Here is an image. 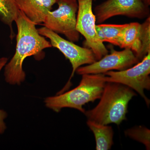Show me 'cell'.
Instances as JSON below:
<instances>
[{
	"mask_svg": "<svg viewBox=\"0 0 150 150\" xmlns=\"http://www.w3.org/2000/svg\"><path fill=\"white\" fill-rule=\"evenodd\" d=\"M15 22L18 30L16 50L10 62L5 65L4 76L8 83L20 85L25 80V74L22 67L25 59L52 46L50 42L39 34L36 25L21 11L19 10Z\"/></svg>",
	"mask_w": 150,
	"mask_h": 150,
	"instance_id": "1",
	"label": "cell"
},
{
	"mask_svg": "<svg viewBox=\"0 0 150 150\" xmlns=\"http://www.w3.org/2000/svg\"><path fill=\"white\" fill-rule=\"evenodd\" d=\"M137 95L127 86L117 83L106 82L99 103L84 113L88 120L99 124L120 125L126 119L129 101Z\"/></svg>",
	"mask_w": 150,
	"mask_h": 150,
	"instance_id": "2",
	"label": "cell"
},
{
	"mask_svg": "<svg viewBox=\"0 0 150 150\" xmlns=\"http://www.w3.org/2000/svg\"><path fill=\"white\" fill-rule=\"evenodd\" d=\"M79 84L70 91L49 97L45 100L46 107L56 112L64 108H70L84 113L83 106L88 103L100 99L106 83L103 74L82 75Z\"/></svg>",
	"mask_w": 150,
	"mask_h": 150,
	"instance_id": "3",
	"label": "cell"
},
{
	"mask_svg": "<svg viewBox=\"0 0 150 150\" xmlns=\"http://www.w3.org/2000/svg\"><path fill=\"white\" fill-rule=\"evenodd\" d=\"M58 8L49 11L42 25L64 35L73 42L79 41L80 33L76 28L78 4L77 0H58Z\"/></svg>",
	"mask_w": 150,
	"mask_h": 150,
	"instance_id": "4",
	"label": "cell"
},
{
	"mask_svg": "<svg viewBox=\"0 0 150 150\" xmlns=\"http://www.w3.org/2000/svg\"><path fill=\"white\" fill-rule=\"evenodd\" d=\"M39 34L48 38L52 47L57 48L69 60L72 67V72L69 79L62 91L57 94L63 93L69 88L71 80L79 67L82 65L91 64L97 61L91 49L76 45L74 42L64 39L56 33L46 27L38 28Z\"/></svg>",
	"mask_w": 150,
	"mask_h": 150,
	"instance_id": "5",
	"label": "cell"
},
{
	"mask_svg": "<svg viewBox=\"0 0 150 150\" xmlns=\"http://www.w3.org/2000/svg\"><path fill=\"white\" fill-rule=\"evenodd\" d=\"M106 82L122 84L137 92L144 98L148 107L150 100L146 96L145 90L150 89V53L136 65L118 71H108L104 73Z\"/></svg>",
	"mask_w": 150,
	"mask_h": 150,
	"instance_id": "6",
	"label": "cell"
},
{
	"mask_svg": "<svg viewBox=\"0 0 150 150\" xmlns=\"http://www.w3.org/2000/svg\"><path fill=\"white\" fill-rule=\"evenodd\" d=\"M78 4L76 28L85 38L87 48L91 49L97 61L108 51L98 38L96 29V18L92 10L94 0H77Z\"/></svg>",
	"mask_w": 150,
	"mask_h": 150,
	"instance_id": "7",
	"label": "cell"
},
{
	"mask_svg": "<svg viewBox=\"0 0 150 150\" xmlns=\"http://www.w3.org/2000/svg\"><path fill=\"white\" fill-rule=\"evenodd\" d=\"M96 24L117 16L129 18H146L150 16L149 6L143 0H106L96 6L93 11Z\"/></svg>",
	"mask_w": 150,
	"mask_h": 150,
	"instance_id": "8",
	"label": "cell"
},
{
	"mask_svg": "<svg viewBox=\"0 0 150 150\" xmlns=\"http://www.w3.org/2000/svg\"><path fill=\"white\" fill-rule=\"evenodd\" d=\"M110 53L91 64L80 67L76 70L78 74H104L112 70L123 71L131 68L140 62L134 52L129 48L117 51L110 47Z\"/></svg>",
	"mask_w": 150,
	"mask_h": 150,
	"instance_id": "9",
	"label": "cell"
},
{
	"mask_svg": "<svg viewBox=\"0 0 150 150\" xmlns=\"http://www.w3.org/2000/svg\"><path fill=\"white\" fill-rule=\"evenodd\" d=\"M18 8L36 25L43 24L45 17L58 0H14Z\"/></svg>",
	"mask_w": 150,
	"mask_h": 150,
	"instance_id": "10",
	"label": "cell"
},
{
	"mask_svg": "<svg viewBox=\"0 0 150 150\" xmlns=\"http://www.w3.org/2000/svg\"><path fill=\"white\" fill-rule=\"evenodd\" d=\"M87 124L94 135L96 142V150L110 149L113 144V131L108 125H103L88 120Z\"/></svg>",
	"mask_w": 150,
	"mask_h": 150,
	"instance_id": "11",
	"label": "cell"
},
{
	"mask_svg": "<svg viewBox=\"0 0 150 150\" xmlns=\"http://www.w3.org/2000/svg\"><path fill=\"white\" fill-rule=\"evenodd\" d=\"M141 23L138 22L127 23L123 30L121 36L120 48L131 49L136 57L139 53L141 48Z\"/></svg>",
	"mask_w": 150,
	"mask_h": 150,
	"instance_id": "12",
	"label": "cell"
},
{
	"mask_svg": "<svg viewBox=\"0 0 150 150\" xmlns=\"http://www.w3.org/2000/svg\"><path fill=\"white\" fill-rule=\"evenodd\" d=\"M19 10L14 0H0V20L9 26L13 35L12 23L17 17Z\"/></svg>",
	"mask_w": 150,
	"mask_h": 150,
	"instance_id": "13",
	"label": "cell"
},
{
	"mask_svg": "<svg viewBox=\"0 0 150 150\" xmlns=\"http://www.w3.org/2000/svg\"><path fill=\"white\" fill-rule=\"evenodd\" d=\"M102 30L105 38V42H108L120 47L123 29L127 23L123 24H98Z\"/></svg>",
	"mask_w": 150,
	"mask_h": 150,
	"instance_id": "14",
	"label": "cell"
},
{
	"mask_svg": "<svg viewBox=\"0 0 150 150\" xmlns=\"http://www.w3.org/2000/svg\"><path fill=\"white\" fill-rule=\"evenodd\" d=\"M141 48L137 58L141 61L150 53V16L141 24L140 35Z\"/></svg>",
	"mask_w": 150,
	"mask_h": 150,
	"instance_id": "15",
	"label": "cell"
},
{
	"mask_svg": "<svg viewBox=\"0 0 150 150\" xmlns=\"http://www.w3.org/2000/svg\"><path fill=\"white\" fill-rule=\"evenodd\" d=\"M125 134L129 138L142 143L147 150L150 149V131L145 126H135L126 130Z\"/></svg>",
	"mask_w": 150,
	"mask_h": 150,
	"instance_id": "16",
	"label": "cell"
},
{
	"mask_svg": "<svg viewBox=\"0 0 150 150\" xmlns=\"http://www.w3.org/2000/svg\"><path fill=\"white\" fill-rule=\"evenodd\" d=\"M8 59L6 57H3L0 59V72L3 67L5 66ZM7 117V113L6 111L0 109V135L3 134L6 129L4 120Z\"/></svg>",
	"mask_w": 150,
	"mask_h": 150,
	"instance_id": "17",
	"label": "cell"
},
{
	"mask_svg": "<svg viewBox=\"0 0 150 150\" xmlns=\"http://www.w3.org/2000/svg\"><path fill=\"white\" fill-rule=\"evenodd\" d=\"M143 1L145 3V4L149 6L150 5V0H143Z\"/></svg>",
	"mask_w": 150,
	"mask_h": 150,
	"instance_id": "18",
	"label": "cell"
}]
</instances>
